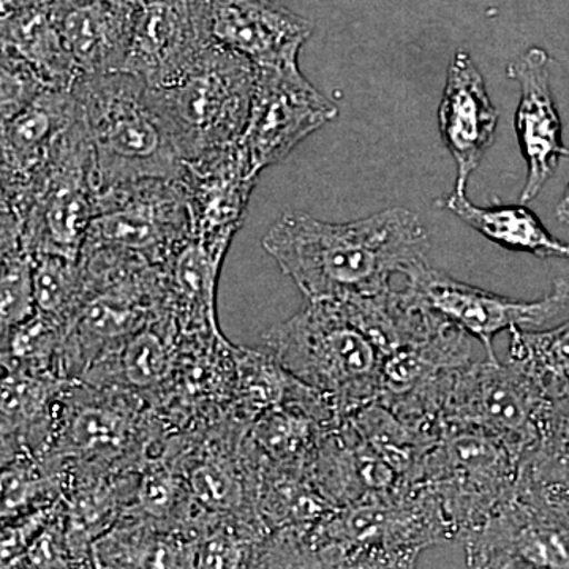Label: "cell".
I'll return each mask as SVG.
<instances>
[{
	"label": "cell",
	"mask_w": 569,
	"mask_h": 569,
	"mask_svg": "<svg viewBox=\"0 0 569 569\" xmlns=\"http://www.w3.org/2000/svg\"><path fill=\"white\" fill-rule=\"evenodd\" d=\"M280 271L313 299H351L391 290L396 276L427 263L430 238L407 208L385 209L351 222L283 212L261 241Z\"/></svg>",
	"instance_id": "cell-1"
},
{
	"label": "cell",
	"mask_w": 569,
	"mask_h": 569,
	"mask_svg": "<svg viewBox=\"0 0 569 569\" xmlns=\"http://www.w3.org/2000/svg\"><path fill=\"white\" fill-rule=\"evenodd\" d=\"M284 370L323 395L340 419L376 402L385 353L340 299H313L263 335Z\"/></svg>",
	"instance_id": "cell-2"
},
{
	"label": "cell",
	"mask_w": 569,
	"mask_h": 569,
	"mask_svg": "<svg viewBox=\"0 0 569 569\" xmlns=\"http://www.w3.org/2000/svg\"><path fill=\"white\" fill-rule=\"evenodd\" d=\"M451 539L425 485L370 493L336 508L306 535L309 568H411L430 546Z\"/></svg>",
	"instance_id": "cell-3"
},
{
	"label": "cell",
	"mask_w": 569,
	"mask_h": 569,
	"mask_svg": "<svg viewBox=\"0 0 569 569\" xmlns=\"http://www.w3.org/2000/svg\"><path fill=\"white\" fill-rule=\"evenodd\" d=\"M93 149L97 190L146 179H181L186 160L149 102L148 84L126 71L74 82Z\"/></svg>",
	"instance_id": "cell-4"
},
{
	"label": "cell",
	"mask_w": 569,
	"mask_h": 569,
	"mask_svg": "<svg viewBox=\"0 0 569 569\" xmlns=\"http://www.w3.org/2000/svg\"><path fill=\"white\" fill-rule=\"evenodd\" d=\"M257 73L250 59L212 43L178 80L148 86L149 102L186 162L241 141Z\"/></svg>",
	"instance_id": "cell-5"
},
{
	"label": "cell",
	"mask_w": 569,
	"mask_h": 569,
	"mask_svg": "<svg viewBox=\"0 0 569 569\" xmlns=\"http://www.w3.org/2000/svg\"><path fill=\"white\" fill-rule=\"evenodd\" d=\"M80 107V104H78ZM96 160L81 111L26 189L2 193V219L17 224L32 254L81 257L96 216Z\"/></svg>",
	"instance_id": "cell-6"
},
{
	"label": "cell",
	"mask_w": 569,
	"mask_h": 569,
	"mask_svg": "<svg viewBox=\"0 0 569 569\" xmlns=\"http://www.w3.org/2000/svg\"><path fill=\"white\" fill-rule=\"evenodd\" d=\"M519 458L498 438L448 427L422 462L419 485L436 496L451 539L463 538L515 496Z\"/></svg>",
	"instance_id": "cell-7"
},
{
	"label": "cell",
	"mask_w": 569,
	"mask_h": 569,
	"mask_svg": "<svg viewBox=\"0 0 569 569\" xmlns=\"http://www.w3.org/2000/svg\"><path fill=\"white\" fill-rule=\"evenodd\" d=\"M190 236L192 216L181 179H146L97 193L82 249L102 247L163 266Z\"/></svg>",
	"instance_id": "cell-8"
},
{
	"label": "cell",
	"mask_w": 569,
	"mask_h": 569,
	"mask_svg": "<svg viewBox=\"0 0 569 569\" xmlns=\"http://www.w3.org/2000/svg\"><path fill=\"white\" fill-rule=\"evenodd\" d=\"M548 397L518 362L470 361L458 367L443 408L448 427L477 429L498 438L522 458L537 441Z\"/></svg>",
	"instance_id": "cell-9"
},
{
	"label": "cell",
	"mask_w": 569,
	"mask_h": 569,
	"mask_svg": "<svg viewBox=\"0 0 569 569\" xmlns=\"http://www.w3.org/2000/svg\"><path fill=\"white\" fill-rule=\"evenodd\" d=\"M403 287L419 302L477 339L489 361H498L493 340L500 332L539 328L569 305V282L561 277L537 301H518L460 282L429 263L408 274Z\"/></svg>",
	"instance_id": "cell-10"
},
{
	"label": "cell",
	"mask_w": 569,
	"mask_h": 569,
	"mask_svg": "<svg viewBox=\"0 0 569 569\" xmlns=\"http://www.w3.org/2000/svg\"><path fill=\"white\" fill-rule=\"evenodd\" d=\"M339 114L337 104L318 91L299 63L258 67L249 122L241 144L258 173L283 162L299 142Z\"/></svg>",
	"instance_id": "cell-11"
},
{
	"label": "cell",
	"mask_w": 569,
	"mask_h": 569,
	"mask_svg": "<svg viewBox=\"0 0 569 569\" xmlns=\"http://www.w3.org/2000/svg\"><path fill=\"white\" fill-rule=\"evenodd\" d=\"M462 541L470 568H569V512L516 490Z\"/></svg>",
	"instance_id": "cell-12"
},
{
	"label": "cell",
	"mask_w": 569,
	"mask_h": 569,
	"mask_svg": "<svg viewBox=\"0 0 569 569\" xmlns=\"http://www.w3.org/2000/svg\"><path fill=\"white\" fill-rule=\"evenodd\" d=\"M212 43L211 0H142L121 71L170 84Z\"/></svg>",
	"instance_id": "cell-13"
},
{
	"label": "cell",
	"mask_w": 569,
	"mask_h": 569,
	"mask_svg": "<svg viewBox=\"0 0 569 569\" xmlns=\"http://www.w3.org/2000/svg\"><path fill=\"white\" fill-rule=\"evenodd\" d=\"M258 173L241 141L187 160L181 182L192 216V234L230 249Z\"/></svg>",
	"instance_id": "cell-14"
},
{
	"label": "cell",
	"mask_w": 569,
	"mask_h": 569,
	"mask_svg": "<svg viewBox=\"0 0 569 569\" xmlns=\"http://www.w3.org/2000/svg\"><path fill=\"white\" fill-rule=\"evenodd\" d=\"M507 73L520 88L515 127L527 163L520 203L529 204L556 173L560 159L569 157V149L563 144V126L550 86L548 51L530 48L508 63Z\"/></svg>",
	"instance_id": "cell-15"
},
{
	"label": "cell",
	"mask_w": 569,
	"mask_h": 569,
	"mask_svg": "<svg viewBox=\"0 0 569 569\" xmlns=\"http://www.w3.org/2000/svg\"><path fill=\"white\" fill-rule=\"evenodd\" d=\"M498 111L485 77L470 52L458 50L449 62L438 107L441 140L456 163L455 192L467 193L468 181L496 141Z\"/></svg>",
	"instance_id": "cell-16"
},
{
	"label": "cell",
	"mask_w": 569,
	"mask_h": 569,
	"mask_svg": "<svg viewBox=\"0 0 569 569\" xmlns=\"http://www.w3.org/2000/svg\"><path fill=\"white\" fill-rule=\"evenodd\" d=\"M213 43L257 67L299 63L313 24L274 0H211Z\"/></svg>",
	"instance_id": "cell-17"
},
{
	"label": "cell",
	"mask_w": 569,
	"mask_h": 569,
	"mask_svg": "<svg viewBox=\"0 0 569 569\" xmlns=\"http://www.w3.org/2000/svg\"><path fill=\"white\" fill-rule=\"evenodd\" d=\"M70 380L50 372L2 370V466L51 451Z\"/></svg>",
	"instance_id": "cell-18"
},
{
	"label": "cell",
	"mask_w": 569,
	"mask_h": 569,
	"mask_svg": "<svg viewBox=\"0 0 569 569\" xmlns=\"http://www.w3.org/2000/svg\"><path fill=\"white\" fill-rule=\"evenodd\" d=\"M181 340V325L163 307L159 316L130 337L121 348L99 359L80 381L93 387L132 392L153 407L157 397L173 377Z\"/></svg>",
	"instance_id": "cell-19"
},
{
	"label": "cell",
	"mask_w": 569,
	"mask_h": 569,
	"mask_svg": "<svg viewBox=\"0 0 569 569\" xmlns=\"http://www.w3.org/2000/svg\"><path fill=\"white\" fill-rule=\"evenodd\" d=\"M48 7L81 77L122 70L137 9L111 0H50Z\"/></svg>",
	"instance_id": "cell-20"
},
{
	"label": "cell",
	"mask_w": 569,
	"mask_h": 569,
	"mask_svg": "<svg viewBox=\"0 0 569 569\" xmlns=\"http://www.w3.org/2000/svg\"><path fill=\"white\" fill-rule=\"evenodd\" d=\"M78 114L73 89H47L2 122V192H17L31 183Z\"/></svg>",
	"instance_id": "cell-21"
},
{
	"label": "cell",
	"mask_w": 569,
	"mask_h": 569,
	"mask_svg": "<svg viewBox=\"0 0 569 569\" xmlns=\"http://www.w3.org/2000/svg\"><path fill=\"white\" fill-rule=\"evenodd\" d=\"M228 249L190 236L162 266L163 307L181 325L182 332L223 336L217 318V288Z\"/></svg>",
	"instance_id": "cell-22"
},
{
	"label": "cell",
	"mask_w": 569,
	"mask_h": 569,
	"mask_svg": "<svg viewBox=\"0 0 569 569\" xmlns=\"http://www.w3.org/2000/svg\"><path fill=\"white\" fill-rule=\"evenodd\" d=\"M516 490L569 512V391L546 402L537 441L520 458Z\"/></svg>",
	"instance_id": "cell-23"
},
{
	"label": "cell",
	"mask_w": 569,
	"mask_h": 569,
	"mask_svg": "<svg viewBox=\"0 0 569 569\" xmlns=\"http://www.w3.org/2000/svg\"><path fill=\"white\" fill-rule=\"evenodd\" d=\"M441 208L455 213L471 230L485 236L493 244L529 253L533 257L569 260V244L556 238L541 219L526 204L471 203L467 193H451L440 201Z\"/></svg>",
	"instance_id": "cell-24"
},
{
	"label": "cell",
	"mask_w": 569,
	"mask_h": 569,
	"mask_svg": "<svg viewBox=\"0 0 569 569\" xmlns=\"http://www.w3.org/2000/svg\"><path fill=\"white\" fill-rule=\"evenodd\" d=\"M0 41L2 50L24 59L51 89H71L81 77L48 3L2 14Z\"/></svg>",
	"instance_id": "cell-25"
},
{
	"label": "cell",
	"mask_w": 569,
	"mask_h": 569,
	"mask_svg": "<svg viewBox=\"0 0 569 569\" xmlns=\"http://www.w3.org/2000/svg\"><path fill=\"white\" fill-rule=\"evenodd\" d=\"M329 427L306 408L284 406L254 419L247 437L266 462L309 473L318 443Z\"/></svg>",
	"instance_id": "cell-26"
},
{
	"label": "cell",
	"mask_w": 569,
	"mask_h": 569,
	"mask_svg": "<svg viewBox=\"0 0 569 569\" xmlns=\"http://www.w3.org/2000/svg\"><path fill=\"white\" fill-rule=\"evenodd\" d=\"M348 419L408 485H419L422 462L438 438L418 432L378 400L359 408Z\"/></svg>",
	"instance_id": "cell-27"
},
{
	"label": "cell",
	"mask_w": 569,
	"mask_h": 569,
	"mask_svg": "<svg viewBox=\"0 0 569 569\" xmlns=\"http://www.w3.org/2000/svg\"><path fill=\"white\" fill-rule=\"evenodd\" d=\"M69 485V466L54 452L11 460L2 466L0 518L9 520L54 507Z\"/></svg>",
	"instance_id": "cell-28"
},
{
	"label": "cell",
	"mask_w": 569,
	"mask_h": 569,
	"mask_svg": "<svg viewBox=\"0 0 569 569\" xmlns=\"http://www.w3.org/2000/svg\"><path fill=\"white\" fill-rule=\"evenodd\" d=\"M509 359L533 377L548 399L569 391V321L546 331L515 329Z\"/></svg>",
	"instance_id": "cell-29"
},
{
	"label": "cell",
	"mask_w": 569,
	"mask_h": 569,
	"mask_svg": "<svg viewBox=\"0 0 569 569\" xmlns=\"http://www.w3.org/2000/svg\"><path fill=\"white\" fill-rule=\"evenodd\" d=\"M67 325L62 318L36 312L2 335V370L50 372L59 377Z\"/></svg>",
	"instance_id": "cell-30"
},
{
	"label": "cell",
	"mask_w": 569,
	"mask_h": 569,
	"mask_svg": "<svg viewBox=\"0 0 569 569\" xmlns=\"http://www.w3.org/2000/svg\"><path fill=\"white\" fill-rule=\"evenodd\" d=\"M33 288L37 312L69 321L88 295L81 258L33 254Z\"/></svg>",
	"instance_id": "cell-31"
},
{
	"label": "cell",
	"mask_w": 569,
	"mask_h": 569,
	"mask_svg": "<svg viewBox=\"0 0 569 569\" xmlns=\"http://www.w3.org/2000/svg\"><path fill=\"white\" fill-rule=\"evenodd\" d=\"M33 257L24 249L2 250L0 280V335L36 316Z\"/></svg>",
	"instance_id": "cell-32"
},
{
	"label": "cell",
	"mask_w": 569,
	"mask_h": 569,
	"mask_svg": "<svg viewBox=\"0 0 569 569\" xmlns=\"http://www.w3.org/2000/svg\"><path fill=\"white\" fill-rule=\"evenodd\" d=\"M0 77H2V93H0V116L2 122L14 118L18 112L28 108L41 93L51 89L43 78L37 73L24 59L9 50H2L0 59Z\"/></svg>",
	"instance_id": "cell-33"
},
{
	"label": "cell",
	"mask_w": 569,
	"mask_h": 569,
	"mask_svg": "<svg viewBox=\"0 0 569 569\" xmlns=\"http://www.w3.org/2000/svg\"><path fill=\"white\" fill-rule=\"evenodd\" d=\"M11 568H80L67 538L61 507L32 542L31 548L26 550Z\"/></svg>",
	"instance_id": "cell-34"
},
{
	"label": "cell",
	"mask_w": 569,
	"mask_h": 569,
	"mask_svg": "<svg viewBox=\"0 0 569 569\" xmlns=\"http://www.w3.org/2000/svg\"><path fill=\"white\" fill-rule=\"evenodd\" d=\"M61 501L54 507L39 509L20 518L2 520V539H0L2 565L0 567L11 568V565L31 548L32 542L54 518Z\"/></svg>",
	"instance_id": "cell-35"
},
{
	"label": "cell",
	"mask_w": 569,
	"mask_h": 569,
	"mask_svg": "<svg viewBox=\"0 0 569 569\" xmlns=\"http://www.w3.org/2000/svg\"><path fill=\"white\" fill-rule=\"evenodd\" d=\"M50 0H0V14L13 13L33 7L47 6Z\"/></svg>",
	"instance_id": "cell-36"
},
{
	"label": "cell",
	"mask_w": 569,
	"mask_h": 569,
	"mask_svg": "<svg viewBox=\"0 0 569 569\" xmlns=\"http://www.w3.org/2000/svg\"><path fill=\"white\" fill-rule=\"evenodd\" d=\"M556 216L560 223L569 224V183L559 204H557Z\"/></svg>",
	"instance_id": "cell-37"
},
{
	"label": "cell",
	"mask_w": 569,
	"mask_h": 569,
	"mask_svg": "<svg viewBox=\"0 0 569 569\" xmlns=\"http://www.w3.org/2000/svg\"><path fill=\"white\" fill-rule=\"evenodd\" d=\"M111 2L119 3V6L132 7V9H137L142 0H111Z\"/></svg>",
	"instance_id": "cell-38"
}]
</instances>
